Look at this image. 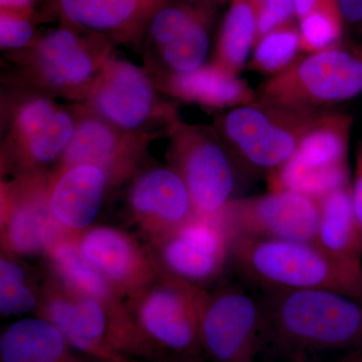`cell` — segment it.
<instances>
[{"mask_svg":"<svg viewBox=\"0 0 362 362\" xmlns=\"http://www.w3.org/2000/svg\"><path fill=\"white\" fill-rule=\"evenodd\" d=\"M117 47L99 35L59 23L40 33L28 49L4 52L1 85L71 103L86 102Z\"/></svg>","mask_w":362,"mask_h":362,"instance_id":"cell-1","label":"cell"},{"mask_svg":"<svg viewBox=\"0 0 362 362\" xmlns=\"http://www.w3.org/2000/svg\"><path fill=\"white\" fill-rule=\"evenodd\" d=\"M230 240V264L262 292L328 290L362 300V264L342 261L315 242Z\"/></svg>","mask_w":362,"mask_h":362,"instance_id":"cell-2","label":"cell"},{"mask_svg":"<svg viewBox=\"0 0 362 362\" xmlns=\"http://www.w3.org/2000/svg\"><path fill=\"white\" fill-rule=\"evenodd\" d=\"M1 175L49 173L76 129L73 103L62 105L40 93L1 86Z\"/></svg>","mask_w":362,"mask_h":362,"instance_id":"cell-3","label":"cell"},{"mask_svg":"<svg viewBox=\"0 0 362 362\" xmlns=\"http://www.w3.org/2000/svg\"><path fill=\"white\" fill-rule=\"evenodd\" d=\"M265 334L294 349L329 351L362 343V300L328 290L263 292Z\"/></svg>","mask_w":362,"mask_h":362,"instance_id":"cell-4","label":"cell"},{"mask_svg":"<svg viewBox=\"0 0 362 362\" xmlns=\"http://www.w3.org/2000/svg\"><path fill=\"white\" fill-rule=\"evenodd\" d=\"M323 111L257 99L220 114L214 127L242 173L269 176L291 158Z\"/></svg>","mask_w":362,"mask_h":362,"instance_id":"cell-5","label":"cell"},{"mask_svg":"<svg viewBox=\"0 0 362 362\" xmlns=\"http://www.w3.org/2000/svg\"><path fill=\"white\" fill-rule=\"evenodd\" d=\"M37 316L52 324L77 351L100 362L123 361V354L148 352L129 311L78 294L47 272Z\"/></svg>","mask_w":362,"mask_h":362,"instance_id":"cell-6","label":"cell"},{"mask_svg":"<svg viewBox=\"0 0 362 362\" xmlns=\"http://www.w3.org/2000/svg\"><path fill=\"white\" fill-rule=\"evenodd\" d=\"M225 0H165L136 40L135 51L153 80L206 65L218 6Z\"/></svg>","mask_w":362,"mask_h":362,"instance_id":"cell-7","label":"cell"},{"mask_svg":"<svg viewBox=\"0 0 362 362\" xmlns=\"http://www.w3.org/2000/svg\"><path fill=\"white\" fill-rule=\"evenodd\" d=\"M168 161L187 185L195 213L220 218L237 197L242 173L220 135L211 126L188 124L181 119L168 133Z\"/></svg>","mask_w":362,"mask_h":362,"instance_id":"cell-8","label":"cell"},{"mask_svg":"<svg viewBox=\"0 0 362 362\" xmlns=\"http://www.w3.org/2000/svg\"><path fill=\"white\" fill-rule=\"evenodd\" d=\"M362 94L361 45L341 42L310 52L259 87L258 99L294 108L325 110Z\"/></svg>","mask_w":362,"mask_h":362,"instance_id":"cell-9","label":"cell"},{"mask_svg":"<svg viewBox=\"0 0 362 362\" xmlns=\"http://www.w3.org/2000/svg\"><path fill=\"white\" fill-rule=\"evenodd\" d=\"M83 103L130 134L168 136L171 125L180 119L175 102L158 89L148 71L114 54Z\"/></svg>","mask_w":362,"mask_h":362,"instance_id":"cell-10","label":"cell"},{"mask_svg":"<svg viewBox=\"0 0 362 362\" xmlns=\"http://www.w3.org/2000/svg\"><path fill=\"white\" fill-rule=\"evenodd\" d=\"M206 289L159 275L126 306L149 351L169 350L197 356L202 351L199 321Z\"/></svg>","mask_w":362,"mask_h":362,"instance_id":"cell-11","label":"cell"},{"mask_svg":"<svg viewBox=\"0 0 362 362\" xmlns=\"http://www.w3.org/2000/svg\"><path fill=\"white\" fill-rule=\"evenodd\" d=\"M351 122L346 114L323 111L291 158L268 176L269 190H292L320 199L351 182L347 165Z\"/></svg>","mask_w":362,"mask_h":362,"instance_id":"cell-12","label":"cell"},{"mask_svg":"<svg viewBox=\"0 0 362 362\" xmlns=\"http://www.w3.org/2000/svg\"><path fill=\"white\" fill-rule=\"evenodd\" d=\"M263 334L265 313L261 297L233 284L206 290L199 338L202 351L214 362H251Z\"/></svg>","mask_w":362,"mask_h":362,"instance_id":"cell-13","label":"cell"},{"mask_svg":"<svg viewBox=\"0 0 362 362\" xmlns=\"http://www.w3.org/2000/svg\"><path fill=\"white\" fill-rule=\"evenodd\" d=\"M230 233L221 218L195 216L175 232L150 242L159 275L204 288L230 264Z\"/></svg>","mask_w":362,"mask_h":362,"instance_id":"cell-14","label":"cell"},{"mask_svg":"<svg viewBox=\"0 0 362 362\" xmlns=\"http://www.w3.org/2000/svg\"><path fill=\"white\" fill-rule=\"evenodd\" d=\"M320 199L281 190L240 197L221 216L230 238L315 242Z\"/></svg>","mask_w":362,"mask_h":362,"instance_id":"cell-15","label":"cell"},{"mask_svg":"<svg viewBox=\"0 0 362 362\" xmlns=\"http://www.w3.org/2000/svg\"><path fill=\"white\" fill-rule=\"evenodd\" d=\"M49 173L1 183L2 251L20 258L45 257L66 235L49 206Z\"/></svg>","mask_w":362,"mask_h":362,"instance_id":"cell-16","label":"cell"},{"mask_svg":"<svg viewBox=\"0 0 362 362\" xmlns=\"http://www.w3.org/2000/svg\"><path fill=\"white\" fill-rule=\"evenodd\" d=\"M126 185V209L150 242L197 216L185 181L169 164L145 162Z\"/></svg>","mask_w":362,"mask_h":362,"instance_id":"cell-17","label":"cell"},{"mask_svg":"<svg viewBox=\"0 0 362 362\" xmlns=\"http://www.w3.org/2000/svg\"><path fill=\"white\" fill-rule=\"evenodd\" d=\"M73 106L77 116L75 132L49 175H56L84 163L99 164L134 175L146 162L148 146L156 137L124 132L83 102L73 103Z\"/></svg>","mask_w":362,"mask_h":362,"instance_id":"cell-18","label":"cell"},{"mask_svg":"<svg viewBox=\"0 0 362 362\" xmlns=\"http://www.w3.org/2000/svg\"><path fill=\"white\" fill-rule=\"evenodd\" d=\"M134 175L92 163L49 175V206L64 233L75 237L94 226L112 192Z\"/></svg>","mask_w":362,"mask_h":362,"instance_id":"cell-19","label":"cell"},{"mask_svg":"<svg viewBox=\"0 0 362 362\" xmlns=\"http://www.w3.org/2000/svg\"><path fill=\"white\" fill-rule=\"evenodd\" d=\"M73 238L78 251L119 294L127 299L159 276L149 250L112 226H93Z\"/></svg>","mask_w":362,"mask_h":362,"instance_id":"cell-20","label":"cell"},{"mask_svg":"<svg viewBox=\"0 0 362 362\" xmlns=\"http://www.w3.org/2000/svg\"><path fill=\"white\" fill-rule=\"evenodd\" d=\"M165 0H49L39 21L56 20L114 44L134 45L152 13Z\"/></svg>","mask_w":362,"mask_h":362,"instance_id":"cell-21","label":"cell"},{"mask_svg":"<svg viewBox=\"0 0 362 362\" xmlns=\"http://www.w3.org/2000/svg\"><path fill=\"white\" fill-rule=\"evenodd\" d=\"M156 83L166 96L206 108H235L258 99L257 93L244 80L211 63Z\"/></svg>","mask_w":362,"mask_h":362,"instance_id":"cell-22","label":"cell"},{"mask_svg":"<svg viewBox=\"0 0 362 362\" xmlns=\"http://www.w3.org/2000/svg\"><path fill=\"white\" fill-rule=\"evenodd\" d=\"M65 337L42 317H26L0 337L1 362H86Z\"/></svg>","mask_w":362,"mask_h":362,"instance_id":"cell-23","label":"cell"},{"mask_svg":"<svg viewBox=\"0 0 362 362\" xmlns=\"http://www.w3.org/2000/svg\"><path fill=\"white\" fill-rule=\"evenodd\" d=\"M315 243L342 261L362 264V228L352 206L351 182L320 199Z\"/></svg>","mask_w":362,"mask_h":362,"instance_id":"cell-24","label":"cell"},{"mask_svg":"<svg viewBox=\"0 0 362 362\" xmlns=\"http://www.w3.org/2000/svg\"><path fill=\"white\" fill-rule=\"evenodd\" d=\"M47 272L73 291L104 302L116 310H127L126 300L78 251L73 238L64 235L45 256Z\"/></svg>","mask_w":362,"mask_h":362,"instance_id":"cell-25","label":"cell"},{"mask_svg":"<svg viewBox=\"0 0 362 362\" xmlns=\"http://www.w3.org/2000/svg\"><path fill=\"white\" fill-rule=\"evenodd\" d=\"M228 1L230 6L221 23L211 63L238 76L256 45L258 16L252 0Z\"/></svg>","mask_w":362,"mask_h":362,"instance_id":"cell-26","label":"cell"},{"mask_svg":"<svg viewBox=\"0 0 362 362\" xmlns=\"http://www.w3.org/2000/svg\"><path fill=\"white\" fill-rule=\"evenodd\" d=\"M42 284L30 275L20 257L1 251L0 257V313L2 316L23 315L37 311Z\"/></svg>","mask_w":362,"mask_h":362,"instance_id":"cell-27","label":"cell"},{"mask_svg":"<svg viewBox=\"0 0 362 362\" xmlns=\"http://www.w3.org/2000/svg\"><path fill=\"white\" fill-rule=\"evenodd\" d=\"M301 52L299 25L293 21L262 37L247 64L251 70L273 77L292 66Z\"/></svg>","mask_w":362,"mask_h":362,"instance_id":"cell-28","label":"cell"},{"mask_svg":"<svg viewBox=\"0 0 362 362\" xmlns=\"http://www.w3.org/2000/svg\"><path fill=\"white\" fill-rule=\"evenodd\" d=\"M341 13L337 4L319 7L300 20L299 32L302 52H320L342 42L344 30Z\"/></svg>","mask_w":362,"mask_h":362,"instance_id":"cell-29","label":"cell"},{"mask_svg":"<svg viewBox=\"0 0 362 362\" xmlns=\"http://www.w3.org/2000/svg\"><path fill=\"white\" fill-rule=\"evenodd\" d=\"M39 18L35 14L0 9V49L4 52L23 51L37 40Z\"/></svg>","mask_w":362,"mask_h":362,"instance_id":"cell-30","label":"cell"},{"mask_svg":"<svg viewBox=\"0 0 362 362\" xmlns=\"http://www.w3.org/2000/svg\"><path fill=\"white\" fill-rule=\"evenodd\" d=\"M258 16V37H262L279 26L291 23L295 13L293 0H252Z\"/></svg>","mask_w":362,"mask_h":362,"instance_id":"cell-31","label":"cell"},{"mask_svg":"<svg viewBox=\"0 0 362 362\" xmlns=\"http://www.w3.org/2000/svg\"><path fill=\"white\" fill-rule=\"evenodd\" d=\"M344 25L349 28H362V0H337Z\"/></svg>","mask_w":362,"mask_h":362,"instance_id":"cell-32","label":"cell"},{"mask_svg":"<svg viewBox=\"0 0 362 362\" xmlns=\"http://www.w3.org/2000/svg\"><path fill=\"white\" fill-rule=\"evenodd\" d=\"M351 199L354 214L362 228V143L357 150L356 173L351 182Z\"/></svg>","mask_w":362,"mask_h":362,"instance_id":"cell-33","label":"cell"},{"mask_svg":"<svg viewBox=\"0 0 362 362\" xmlns=\"http://www.w3.org/2000/svg\"><path fill=\"white\" fill-rule=\"evenodd\" d=\"M293 2H294L295 13L299 21L319 7L337 4V0H293Z\"/></svg>","mask_w":362,"mask_h":362,"instance_id":"cell-34","label":"cell"},{"mask_svg":"<svg viewBox=\"0 0 362 362\" xmlns=\"http://www.w3.org/2000/svg\"><path fill=\"white\" fill-rule=\"evenodd\" d=\"M35 4L37 0H0V9L37 16Z\"/></svg>","mask_w":362,"mask_h":362,"instance_id":"cell-35","label":"cell"},{"mask_svg":"<svg viewBox=\"0 0 362 362\" xmlns=\"http://www.w3.org/2000/svg\"><path fill=\"white\" fill-rule=\"evenodd\" d=\"M359 45H361V51H362V44H361Z\"/></svg>","mask_w":362,"mask_h":362,"instance_id":"cell-36","label":"cell"},{"mask_svg":"<svg viewBox=\"0 0 362 362\" xmlns=\"http://www.w3.org/2000/svg\"><path fill=\"white\" fill-rule=\"evenodd\" d=\"M356 362H362V359H361V361H356Z\"/></svg>","mask_w":362,"mask_h":362,"instance_id":"cell-37","label":"cell"},{"mask_svg":"<svg viewBox=\"0 0 362 362\" xmlns=\"http://www.w3.org/2000/svg\"><path fill=\"white\" fill-rule=\"evenodd\" d=\"M122 362H127V361H126V359H125V361H123Z\"/></svg>","mask_w":362,"mask_h":362,"instance_id":"cell-38","label":"cell"},{"mask_svg":"<svg viewBox=\"0 0 362 362\" xmlns=\"http://www.w3.org/2000/svg\"><path fill=\"white\" fill-rule=\"evenodd\" d=\"M361 32H362V28H361Z\"/></svg>","mask_w":362,"mask_h":362,"instance_id":"cell-39","label":"cell"}]
</instances>
